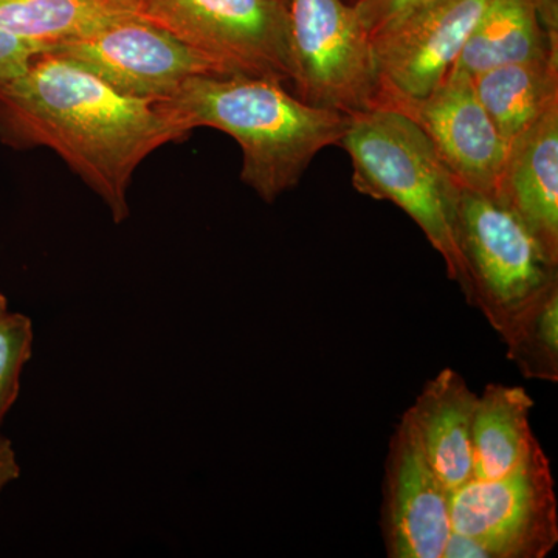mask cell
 Masks as SVG:
<instances>
[{"instance_id":"cell-1","label":"cell","mask_w":558,"mask_h":558,"mask_svg":"<svg viewBox=\"0 0 558 558\" xmlns=\"http://www.w3.org/2000/svg\"><path fill=\"white\" fill-rule=\"evenodd\" d=\"M186 137L159 102L121 94L58 54L39 53L20 76L0 83V143L57 153L116 223L130 218L128 193L143 160Z\"/></svg>"},{"instance_id":"cell-2","label":"cell","mask_w":558,"mask_h":558,"mask_svg":"<svg viewBox=\"0 0 558 558\" xmlns=\"http://www.w3.org/2000/svg\"><path fill=\"white\" fill-rule=\"evenodd\" d=\"M157 102L189 135L213 128L236 140L241 180L267 204L295 189L323 149L340 145L349 121L347 113L307 105L281 81L263 76H191Z\"/></svg>"},{"instance_id":"cell-3","label":"cell","mask_w":558,"mask_h":558,"mask_svg":"<svg viewBox=\"0 0 558 558\" xmlns=\"http://www.w3.org/2000/svg\"><path fill=\"white\" fill-rule=\"evenodd\" d=\"M339 146L351 159L354 189L402 208L442 256L451 281L464 289L457 242L462 189L416 121L391 109L352 113Z\"/></svg>"},{"instance_id":"cell-4","label":"cell","mask_w":558,"mask_h":558,"mask_svg":"<svg viewBox=\"0 0 558 558\" xmlns=\"http://www.w3.org/2000/svg\"><path fill=\"white\" fill-rule=\"evenodd\" d=\"M457 242L465 271L462 293L498 333L558 281V260L490 194L461 190Z\"/></svg>"},{"instance_id":"cell-5","label":"cell","mask_w":558,"mask_h":558,"mask_svg":"<svg viewBox=\"0 0 558 558\" xmlns=\"http://www.w3.org/2000/svg\"><path fill=\"white\" fill-rule=\"evenodd\" d=\"M143 17L226 75L290 83L288 5L281 0H140Z\"/></svg>"},{"instance_id":"cell-6","label":"cell","mask_w":558,"mask_h":558,"mask_svg":"<svg viewBox=\"0 0 558 558\" xmlns=\"http://www.w3.org/2000/svg\"><path fill=\"white\" fill-rule=\"evenodd\" d=\"M295 95L352 116L377 108V75L368 32L343 0H288Z\"/></svg>"},{"instance_id":"cell-7","label":"cell","mask_w":558,"mask_h":558,"mask_svg":"<svg viewBox=\"0 0 558 558\" xmlns=\"http://www.w3.org/2000/svg\"><path fill=\"white\" fill-rule=\"evenodd\" d=\"M451 531L465 535L484 558H545L558 543L556 484L537 444L502 478L470 480L450 495Z\"/></svg>"},{"instance_id":"cell-8","label":"cell","mask_w":558,"mask_h":558,"mask_svg":"<svg viewBox=\"0 0 558 558\" xmlns=\"http://www.w3.org/2000/svg\"><path fill=\"white\" fill-rule=\"evenodd\" d=\"M486 3L435 0L371 36L377 108L407 113L425 100L457 64Z\"/></svg>"},{"instance_id":"cell-9","label":"cell","mask_w":558,"mask_h":558,"mask_svg":"<svg viewBox=\"0 0 558 558\" xmlns=\"http://www.w3.org/2000/svg\"><path fill=\"white\" fill-rule=\"evenodd\" d=\"M43 53L65 58L121 94L150 101L168 100L191 76L226 75L199 51L146 20L120 22Z\"/></svg>"},{"instance_id":"cell-10","label":"cell","mask_w":558,"mask_h":558,"mask_svg":"<svg viewBox=\"0 0 558 558\" xmlns=\"http://www.w3.org/2000/svg\"><path fill=\"white\" fill-rule=\"evenodd\" d=\"M381 490L388 557L442 558L451 534V494L429 465L407 411L389 439Z\"/></svg>"},{"instance_id":"cell-11","label":"cell","mask_w":558,"mask_h":558,"mask_svg":"<svg viewBox=\"0 0 558 558\" xmlns=\"http://www.w3.org/2000/svg\"><path fill=\"white\" fill-rule=\"evenodd\" d=\"M405 116L427 134L461 189L494 196L508 143L481 105L473 76L451 69L446 80Z\"/></svg>"},{"instance_id":"cell-12","label":"cell","mask_w":558,"mask_h":558,"mask_svg":"<svg viewBox=\"0 0 558 558\" xmlns=\"http://www.w3.org/2000/svg\"><path fill=\"white\" fill-rule=\"evenodd\" d=\"M494 196L558 260V102L509 143Z\"/></svg>"},{"instance_id":"cell-13","label":"cell","mask_w":558,"mask_h":558,"mask_svg":"<svg viewBox=\"0 0 558 558\" xmlns=\"http://www.w3.org/2000/svg\"><path fill=\"white\" fill-rule=\"evenodd\" d=\"M478 395L454 369L440 371L407 410L418 442L450 494L473 478L472 428Z\"/></svg>"},{"instance_id":"cell-14","label":"cell","mask_w":558,"mask_h":558,"mask_svg":"<svg viewBox=\"0 0 558 558\" xmlns=\"http://www.w3.org/2000/svg\"><path fill=\"white\" fill-rule=\"evenodd\" d=\"M557 47V0H487L453 69L476 76Z\"/></svg>"},{"instance_id":"cell-15","label":"cell","mask_w":558,"mask_h":558,"mask_svg":"<svg viewBox=\"0 0 558 558\" xmlns=\"http://www.w3.org/2000/svg\"><path fill=\"white\" fill-rule=\"evenodd\" d=\"M131 20H145L140 0H0V31L40 53Z\"/></svg>"},{"instance_id":"cell-16","label":"cell","mask_w":558,"mask_h":558,"mask_svg":"<svg viewBox=\"0 0 558 558\" xmlns=\"http://www.w3.org/2000/svg\"><path fill=\"white\" fill-rule=\"evenodd\" d=\"M532 409L534 400L523 387L484 388L473 416L472 480L502 478L529 457L539 444L531 428Z\"/></svg>"},{"instance_id":"cell-17","label":"cell","mask_w":558,"mask_h":558,"mask_svg":"<svg viewBox=\"0 0 558 558\" xmlns=\"http://www.w3.org/2000/svg\"><path fill=\"white\" fill-rule=\"evenodd\" d=\"M473 86L509 145L558 102V47L532 60L486 70L473 76Z\"/></svg>"},{"instance_id":"cell-18","label":"cell","mask_w":558,"mask_h":558,"mask_svg":"<svg viewBox=\"0 0 558 558\" xmlns=\"http://www.w3.org/2000/svg\"><path fill=\"white\" fill-rule=\"evenodd\" d=\"M508 359L529 380L558 381V281L499 333Z\"/></svg>"},{"instance_id":"cell-19","label":"cell","mask_w":558,"mask_h":558,"mask_svg":"<svg viewBox=\"0 0 558 558\" xmlns=\"http://www.w3.org/2000/svg\"><path fill=\"white\" fill-rule=\"evenodd\" d=\"M32 319L22 314H3L0 317V425L20 396L21 374L32 357Z\"/></svg>"},{"instance_id":"cell-20","label":"cell","mask_w":558,"mask_h":558,"mask_svg":"<svg viewBox=\"0 0 558 558\" xmlns=\"http://www.w3.org/2000/svg\"><path fill=\"white\" fill-rule=\"evenodd\" d=\"M432 2L435 0H357L352 7L371 38Z\"/></svg>"},{"instance_id":"cell-21","label":"cell","mask_w":558,"mask_h":558,"mask_svg":"<svg viewBox=\"0 0 558 558\" xmlns=\"http://www.w3.org/2000/svg\"><path fill=\"white\" fill-rule=\"evenodd\" d=\"M39 53V47L0 31V83L20 76Z\"/></svg>"},{"instance_id":"cell-22","label":"cell","mask_w":558,"mask_h":558,"mask_svg":"<svg viewBox=\"0 0 558 558\" xmlns=\"http://www.w3.org/2000/svg\"><path fill=\"white\" fill-rule=\"evenodd\" d=\"M21 469L17 464L16 451L9 439L0 436V494L10 483L20 478Z\"/></svg>"},{"instance_id":"cell-23","label":"cell","mask_w":558,"mask_h":558,"mask_svg":"<svg viewBox=\"0 0 558 558\" xmlns=\"http://www.w3.org/2000/svg\"><path fill=\"white\" fill-rule=\"evenodd\" d=\"M7 312H9V301H7L5 296L0 292V317H2L3 314H7Z\"/></svg>"},{"instance_id":"cell-24","label":"cell","mask_w":558,"mask_h":558,"mask_svg":"<svg viewBox=\"0 0 558 558\" xmlns=\"http://www.w3.org/2000/svg\"><path fill=\"white\" fill-rule=\"evenodd\" d=\"M282 3H286L288 5V0H281Z\"/></svg>"}]
</instances>
